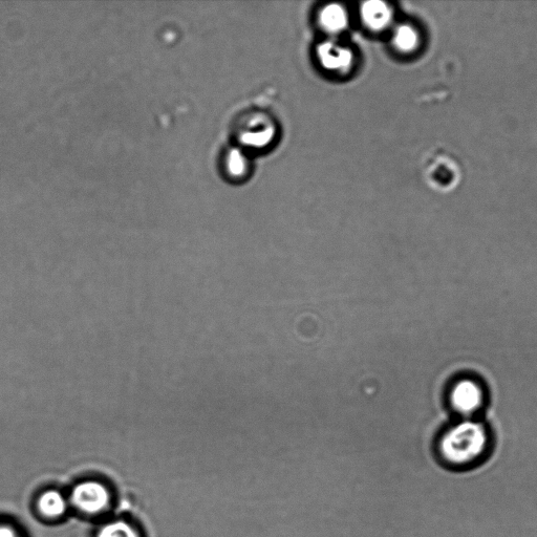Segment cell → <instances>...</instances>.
Listing matches in <instances>:
<instances>
[{
  "instance_id": "obj_1",
  "label": "cell",
  "mask_w": 537,
  "mask_h": 537,
  "mask_svg": "<svg viewBox=\"0 0 537 537\" xmlns=\"http://www.w3.org/2000/svg\"><path fill=\"white\" fill-rule=\"evenodd\" d=\"M488 446L486 427L477 420L464 419L444 432L439 440L438 451L444 463L468 466L483 458Z\"/></svg>"
},
{
  "instance_id": "obj_2",
  "label": "cell",
  "mask_w": 537,
  "mask_h": 537,
  "mask_svg": "<svg viewBox=\"0 0 537 537\" xmlns=\"http://www.w3.org/2000/svg\"><path fill=\"white\" fill-rule=\"evenodd\" d=\"M449 402L456 413L465 419H471L482 410L485 404V391L475 379L464 378L451 388Z\"/></svg>"
},
{
  "instance_id": "obj_3",
  "label": "cell",
  "mask_w": 537,
  "mask_h": 537,
  "mask_svg": "<svg viewBox=\"0 0 537 537\" xmlns=\"http://www.w3.org/2000/svg\"><path fill=\"white\" fill-rule=\"evenodd\" d=\"M72 501L82 512L97 514L109 506L111 497L109 490L103 484L85 481L74 488Z\"/></svg>"
},
{
  "instance_id": "obj_4",
  "label": "cell",
  "mask_w": 537,
  "mask_h": 537,
  "mask_svg": "<svg viewBox=\"0 0 537 537\" xmlns=\"http://www.w3.org/2000/svg\"><path fill=\"white\" fill-rule=\"evenodd\" d=\"M317 55L322 67L329 71L341 72L352 66V52L347 48L340 47L335 42H324L318 47Z\"/></svg>"
},
{
  "instance_id": "obj_5",
  "label": "cell",
  "mask_w": 537,
  "mask_h": 537,
  "mask_svg": "<svg viewBox=\"0 0 537 537\" xmlns=\"http://www.w3.org/2000/svg\"><path fill=\"white\" fill-rule=\"evenodd\" d=\"M362 19L369 28L381 30L389 25L392 18L391 10L384 3L373 0L365 3L361 9Z\"/></svg>"
},
{
  "instance_id": "obj_6",
  "label": "cell",
  "mask_w": 537,
  "mask_h": 537,
  "mask_svg": "<svg viewBox=\"0 0 537 537\" xmlns=\"http://www.w3.org/2000/svg\"><path fill=\"white\" fill-rule=\"evenodd\" d=\"M39 510L46 517L59 518L66 513L68 508L67 500L56 490H50L42 494L38 503Z\"/></svg>"
},
{
  "instance_id": "obj_7",
  "label": "cell",
  "mask_w": 537,
  "mask_h": 537,
  "mask_svg": "<svg viewBox=\"0 0 537 537\" xmlns=\"http://www.w3.org/2000/svg\"><path fill=\"white\" fill-rule=\"evenodd\" d=\"M322 27L330 32H339L348 25V15L345 9L339 5H329L320 13Z\"/></svg>"
},
{
  "instance_id": "obj_8",
  "label": "cell",
  "mask_w": 537,
  "mask_h": 537,
  "mask_svg": "<svg viewBox=\"0 0 537 537\" xmlns=\"http://www.w3.org/2000/svg\"><path fill=\"white\" fill-rule=\"evenodd\" d=\"M98 537H140L138 531L130 524L116 521L106 524L99 532Z\"/></svg>"
},
{
  "instance_id": "obj_9",
  "label": "cell",
  "mask_w": 537,
  "mask_h": 537,
  "mask_svg": "<svg viewBox=\"0 0 537 537\" xmlns=\"http://www.w3.org/2000/svg\"><path fill=\"white\" fill-rule=\"evenodd\" d=\"M273 137V127L268 126L265 128H260V130L245 133L242 137V141L247 146L261 148L268 145L272 141Z\"/></svg>"
},
{
  "instance_id": "obj_10",
  "label": "cell",
  "mask_w": 537,
  "mask_h": 537,
  "mask_svg": "<svg viewBox=\"0 0 537 537\" xmlns=\"http://www.w3.org/2000/svg\"><path fill=\"white\" fill-rule=\"evenodd\" d=\"M394 40L398 49L407 52L416 47L418 37L413 28L402 26L396 31Z\"/></svg>"
},
{
  "instance_id": "obj_11",
  "label": "cell",
  "mask_w": 537,
  "mask_h": 537,
  "mask_svg": "<svg viewBox=\"0 0 537 537\" xmlns=\"http://www.w3.org/2000/svg\"><path fill=\"white\" fill-rule=\"evenodd\" d=\"M227 168L232 176L239 177L245 174L247 161L241 150H230L227 156Z\"/></svg>"
},
{
  "instance_id": "obj_12",
  "label": "cell",
  "mask_w": 537,
  "mask_h": 537,
  "mask_svg": "<svg viewBox=\"0 0 537 537\" xmlns=\"http://www.w3.org/2000/svg\"><path fill=\"white\" fill-rule=\"evenodd\" d=\"M0 537H19L17 532L10 526L0 525Z\"/></svg>"
}]
</instances>
